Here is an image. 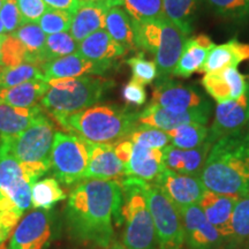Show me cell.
Returning <instances> with one entry per match:
<instances>
[{
    "instance_id": "obj_19",
    "label": "cell",
    "mask_w": 249,
    "mask_h": 249,
    "mask_svg": "<svg viewBox=\"0 0 249 249\" xmlns=\"http://www.w3.org/2000/svg\"><path fill=\"white\" fill-rule=\"evenodd\" d=\"M124 165L114 150V143H92L85 180H118L124 177Z\"/></svg>"
},
{
    "instance_id": "obj_26",
    "label": "cell",
    "mask_w": 249,
    "mask_h": 249,
    "mask_svg": "<svg viewBox=\"0 0 249 249\" xmlns=\"http://www.w3.org/2000/svg\"><path fill=\"white\" fill-rule=\"evenodd\" d=\"M249 60V44L231 39L220 45H214L198 73H210L226 67H238Z\"/></svg>"
},
{
    "instance_id": "obj_52",
    "label": "cell",
    "mask_w": 249,
    "mask_h": 249,
    "mask_svg": "<svg viewBox=\"0 0 249 249\" xmlns=\"http://www.w3.org/2000/svg\"><path fill=\"white\" fill-rule=\"evenodd\" d=\"M246 132H247V135H248V139H249V124H248V126L246 127Z\"/></svg>"
},
{
    "instance_id": "obj_31",
    "label": "cell",
    "mask_w": 249,
    "mask_h": 249,
    "mask_svg": "<svg viewBox=\"0 0 249 249\" xmlns=\"http://www.w3.org/2000/svg\"><path fill=\"white\" fill-rule=\"evenodd\" d=\"M24 45L29 54L30 64L43 66L44 65V51L46 37L44 31L37 23H23L12 33Z\"/></svg>"
},
{
    "instance_id": "obj_14",
    "label": "cell",
    "mask_w": 249,
    "mask_h": 249,
    "mask_svg": "<svg viewBox=\"0 0 249 249\" xmlns=\"http://www.w3.org/2000/svg\"><path fill=\"white\" fill-rule=\"evenodd\" d=\"M154 182L178 208V210L200 203L202 196L207 191L198 176L177 173L166 167Z\"/></svg>"
},
{
    "instance_id": "obj_16",
    "label": "cell",
    "mask_w": 249,
    "mask_h": 249,
    "mask_svg": "<svg viewBox=\"0 0 249 249\" xmlns=\"http://www.w3.org/2000/svg\"><path fill=\"white\" fill-rule=\"evenodd\" d=\"M211 110H213L211 104L183 112L172 111L169 108L150 104L139 113V123L167 132V130L177 128L182 124H207L209 121Z\"/></svg>"
},
{
    "instance_id": "obj_51",
    "label": "cell",
    "mask_w": 249,
    "mask_h": 249,
    "mask_svg": "<svg viewBox=\"0 0 249 249\" xmlns=\"http://www.w3.org/2000/svg\"><path fill=\"white\" fill-rule=\"evenodd\" d=\"M5 1L6 0H0V9H1V7H2V5L5 4Z\"/></svg>"
},
{
    "instance_id": "obj_53",
    "label": "cell",
    "mask_w": 249,
    "mask_h": 249,
    "mask_svg": "<svg viewBox=\"0 0 249 249\" xmlns=\"http://www.w3.org/2000/svg\"><path fill=\"white\" fill-rule=\"evenodd\" d=\"M83 1H98V0H83Z\"/></svg>"
},
{
    "instance_id": "obj_39",
    "label": "cell",
    "mask_w": 249,
    "mask_h": 249,
    "mask_svg": "<svg viewBox=\"0 0 249 249\" xmlns=\"http://www.w3.org/2000/svg\"><path fill=\"white\" fill-rule=\"evenodd\" d=\"M128 139L133 143H138V144L151 149H164L171 142L170 136L167 135L166 132L150 126H145V124L136 127V129L130 134Z\"/></svg>"
},
{
    "instance_id": "obj_10",
    "label": "cell",
    "mask_w": 249,
    "mask_h": 249,
    "mask_svg": "<svg viewBox=\"0 0 249 249\" xmlns=\"http://www.w3.org/2000/svg\"><path fill=\"white\" fill-rule=\"evenodd\" d=\"M144 191L148 208L154 220L158 247L160 249H182L185 234L178 208L155 182L145 181Z\"/></svg>"
},
{
    "instance_id": "obj_18",
    "label": "cell",
    "mask_w": 249,
    "mask_h": 249,
    "mask_svg": "<svg viewBox=\"0 0 249 249\" xmlns=\"http://www.w3.org/2000/svg\"><path fill=\"white\" fill-rule=\"evenodd\" d=\"M201 82L205 91L218 104L235 101L248 89L246 76L238 71V67H226L205 73Z\"/></svg>"
},
{
    "instance_id": "obj_46",
    "label": "cell",
    "mask_w": 249,
    "mask_h": 249,
    "mask_svg": "<svg viewBox=\"0 0 249 249\" xmlns=\"http://www.w3.org/2000/svg\"><path fill=\"white\" fill-rule=\"evenodd\" d=\"M43 1L48 5V7L66 11L71 14H75L83 4V0H43Z\"/></svg>"
},
{
    "instance_id": "obj_21",
    "label": "cell",
    "mask_w": 249,
    "mask_h": 249,
    "mask_svg": "<svg viewBox=\"0 0 249 249\" xmlns=\"http://www.w3.org/2000/svg\"><path fill=\"white\" fill-rule=\"evenodd\" d=\"M211 148L213 144L208 141L189 150H182L169 144L163 149L164 166L177 173L200 177Z\"/></svg>"
},
{
    "instance_id": "obj_23",
    "label": "cell",
    "mask_w": 249,
    "mask_h": 249,
    "mask_svg": "<svg viewBox=\"0 0 249 249\" xmlns=\"http://www.w3.org/2000/svg\"><path fill=\"white\" fill-rule=\"evenodd\" d=\"M108 9L110 8L103 2V0L83 1L71 20L70 34L73 38L77 43H81L91 34L104 29Z\"/></svg>"
},
{
    "instance_id": "obj_24",
    "label": "cell",
    "mask_w": 249,
    "mask_h": 249,
    "mask_svg": "<svg viewBox=\"0 0 249 249\" xmlns=\"http://www.w3.org/2000/svg\"><path fill=\"white\" fill-rule=\"evenodd\" d=\"M214 45L213 39L207 35H198L187 39L181 57L174 68L173 76L187 79L196 71H200Z\"/></svg>"
},
{
    "instance_id": "obj_6",
    "label": "cell",
    "mask_w": 249,
    "mask_h": 249,
    "mask_svg": "<svg viewBox=\"0 0 249 249\" xmlns=\"http://www.w3.org/2000/svg\"><path fill=\"white\" fill-rule=\"evenodd\" d=\"M54 124L45 114L15 136H1L12 154L20 161L27 176L35 183L51 169V151L54 142Z\"/></svg>"
},
{
    "instance_id": "obj_41",
    "label": "cell",
    "mask_w": 249,
    "mask_h": 249,
    "mask_svg": "<svg viewBox=\"0 0 249 249\" xmlns=\"http://www.w3.org/2000/svg\"><path fill=\"white\" fill-rule=\"evenodd\" d=\"M2 67H14L29 62V54L22 43L13 34H7L1 46Z\"/></svg>"
},
{
    "instance_id": "obj_28",
    "label": "cell",
    "mask_w": 249,
    "mask_h": 249,
    "mask_svg": "<svg viewBox=\"0 0 249 249\" xmlns=\"http://www.w3.org/2000/svg\"><path fill=\"white\" fill-rule=\"evenodd\" d=\"M50 88L46 81L36 80L23 82L12 88L0 90V102L17 107H31L37 105Z\"/></svg>"
},
{
    "instance_id": "obj_40",
    "label": "cell",
    "mask_w": 249,
    "mask_h": 249,
    "mask_svg": "<svg viewBox=\"0 0 249 249\" xmlns=\"http://www.w3.org/2000/svg\"><path fill=\"white\" fill-rule=\"evenodd\" d=\"M73 15L74 14L70 12L49 7L39 18L38 26L44 31V34H49V35L64 33V31L70 30Z\"/></svg>"
},
{
    "instance_id": "obj_33",
    "label": "cell",
    "mask_w": 249,
    "mask_h": 249,
    "mask_svg": "<svg viewBox=\"0 0 249 249\" xmlns=\"http://www.w3.org/2000/svg\"><path fill=\"white\" fill-rule=\"evenodd\" d=\"M167 135L171 139V144L173 147L189 150L200 147L208 140L209 129L205 124H188L167 130Z\"/></svg>"
},
{
    "instance_id": "obj_3",
    "label": "cell",
    "mask_w": 249,
    "mask_h": 249,
    "mask_svg": "<svg viewBox=\"0 0 249 249\" xmlns=\"http://www.w3.org/2000/svg\"><path fill=\"white\" fill-rule=\"evenodd\" d=\"M62 128L79 134L92 143H116L136 129L139 112L117 105H93L86 110L55 119Z\"/></svg>"
},
{
    "instance_id": "obj_13",
    "label": "cell",
    "mask_w": 249,
    "mask_h": 249,
    "mask_svg": "<svg viewBox=\"0 0 249 249\" xmlns=\"http://www.w3.org/2000/svg\"><path fill=\"white\" fill-rule=\"evenodd\" d=\"M152 105L183 112L211 104L195 87L182 85L171 79L157 80L152 90Z\"/></svg>"
},
{
    "instance_id": "obj_4",
    "label": "cell",
    "mask_w": 249,
    "mask_h": 249,
    "mask_svg": "<svg viewBox=\"0 0 249 249\" xmlns=\"http://www.w3.org/2000/svg\"><path fill=\"white\" fill-rule=\"evenodd\" d=\"M48 83L50 88L40 105L54 120L93 107L114 87L110 79L91 75L53 79Z\"/></svg>"
},
{
    "instance_id": "obj_12",
    "label": "cell",
    "mask_w": 249,
    "mask_h": 249,
    "mask_svg": "<svg viewBox=\"0 0 249 249\" xmlns=\"http://www.w3.org/2000/svg\"><path fill=\"white\" fill-rule=\"evenodd\" d=\"M181 216L185 242L191 249H229L225 239L205 218L200 204L179 210Z\"/></svg>"
},
{
    "instance_id": "obj_32",
    "label": "cell",
    "mask_w": 249,
    "mask_h": 249,
    "mask_svg": "<svg viewBox=\"0 0 249 249\" xmlns=\"http://www.w3.org/2000/svg\"><path fill=\"white\" fill-rule=\"evenodd\" d=\"M66 194L55 178H45L31 187V202L35 209L50 210L58 202L64 201Z\"/></svg>"
},
{
    "instance_id": "obj_34",
    "label": "cell",
    "mask_w": 249,
    "mask_h": 249,
    "mask_svg": "<svg viewBox=\"0 0 249 249\" xmlns=\"http://www.w3.org/2000/svg\"><path fill=\"white\" fill-rule=\"evenodd\" d=\"M36 80L46 81L42 66L38 65L23 62L14 67H0V90Z\"/></svg>"
},
{
    "instance_id": "obj_20",
    "label": "cell",
    "mask_w": 249,
    "mask_h": 249,
    "mask_svg": "<svg viewBox=\"0 0 249 249\" xmlns=\"http://www.w3.org/2000/svg\"><path fill=\"white\" fill-rule=\"evenodd\" d=\"M239 197L205 191L200 201L205 218L225 239L230 249L231 242V218Z\"/></svg>"
},
{
    "instance_id": "obj_43",
    "label": "cell",
    "mask_w": 249,
    "mask_h": 249,
    "mask_svg": "<svg viewBox=\"0 0 249 249\" xmlns=\"http://www.w3.org/2000/svg\"><path fill=\"white\" fill-rule=\"evenodd\" d=\"M0 18L4 23L7 34L14 33L18 27L24 23L17 0H6L0 9Z\"/></svg>"
},
{
    "instance_id": "obj_29",
    "label": "cell",
    "mask_w": 249,
    "mask_h": 249,
    "mask_svg": "<svg viewBox=\"0 0 249 249\" xmlns=\"http://www.w3.org/2000/svg\"><path fill=\"white\" fill-rule=\"evenodd\" d=\"M105 29L112 38L126 49V51H133L136 49L132 18L126 9L120 7L108 9L105 18Z\"/></svg>"
},
{
    "instance_id": "obj_17",
    "label": "cell",
    "mask_w": 249,
    "mask_h": 249,
    "mask_svg": "<svg viewBox=\"0 0 249 249\" xmlns=\"http://www.w3.org/2000/svg\"><path fill=\"white\" fill-rule=\"evenodd\" d=\"M114 61H91L79 53L54 59L42 66L45 80L80 77L83 75H103L114 67Z\"/></svg>"
},
{
    "instance_id": "obj_27",
    "label": "cell",
    "mask_w": 249,
    "mask_h": 249,
    "mask_svg": "<svg viewBox=\"0 0 249 249\" xmlns=\"http://www.w3.org/2000/svg\"><path fill=\"white\" fill-rule=\"evenodd\" d=\"M44 114L42 105L17 107L0 102V138L15 136Z\"/></svg>"
},
{
    "instance_id": "obj_45",
    "label": "cell",
    "mask_w": 249,
    "mask_h": 249,
    "mask_svg": "<svg viewBox=\"0 0 249 249\" xmlns=\"http://www.w3.org/2000/svg\"><path fill=\"white\" fill-rule=\"evenodd\" d=\"M123 97L124 102L128 104L141 107L147 102V92H145L144 86L132 77V80L124 87Z\"/></svg>"
},
{
    "instance_id": "obj_38",
    "label": "cell",
    "mask_w": 249,
    "mask_h": 249,
    "mask_svg": "<svg viewBox=\"0 0 249 249\" xmlns=\"http://www.w3.org/2000/svg\"><path fill=\"white\" fill-rule=\"evenodd\" d=\"M219 17L235 22H249V0H204Z\"/></svg>"
},
{
    "instance_id": "obj_44",
    "label": "cell",
    "mask_w": 249,
    "mask_h": 249,
    "mask_svg": "<svg viewBox=\"0 0 249 249\" xmlns=\"http://www.w3.org/2000/svg\"><path fill=\"white\" fill-rule=\"evenodd\" d=\"M17 1L24 23L38 22L42 15L49 8L43 0H17Z\"/></svg>"
},
{
    "instance_id": "obj_37",
    "label": "cell",
    "mask_w": 249,
    "mask_h": 249,
    "mask_svg": "<svg viewBox=\"0 0 249 249\" xmlns=\"http://www.w3.org/2000/svg\"><path fill=\"white\" fill-rule=\"evenodd\" d=\"M77 46H79V43L67 31L49 35L46 37L45 43L44 64L54 59L76 53Z\"/></svg>"
},
{
    "instance_id": "obj_30",
    "label": "cell",
    "mask_w": 249,
    "mask_h": 249,
    "mask_svg": "<svg viewBox=\"0 0 249 249\" xmlns=\"http://www.w3.org/2000/svg\"><path fill=\"white\" fill-rule=\"evenodd\" d=\"M200 0H163L165 17L186 36L193 31Z\"/></svg>"
},
{
    "instance_id": "obj_48",
    "label": "cell",
    "mask_w": 249,
    "mask_h": 249,
    "mask_svg": "<svg viewBox=\"0 0 249 249\" xmlns=\"http://www.w3.org/2000/svg\"><path fill=\"white\" fill-rule=\"evenodd\" d=\"M105 249H127L126 247H124V245H120V244H117V242H114L113 245H111L110 247L105 248Z\"/></svg>"
},
{
    "instance_id": "obj_25",
    "label": "cell",
    "mask_w": 249,
    "mask_h": 249,
    "mask_svg": "<svg viewBox=\"0 0 249 249\" xmlns=\"http://www.w3.org/2000/svg\"><path fill=\"white\" fill-rule=\"evenodd\" d=\"M126 52V49L117 43L104 29L91 34L77 46V53L91 61H116L124 57Z\"/></svg>"
},
{
    "instance_id": "obj_54",
    "label": "cell",
    "mask_w": 249,
    "mask_h": 249,
    "mask_svg": "<svg viewBox=\"0 0 249 249\" xmlns=\"http://www.w3.org/2000/svg\"><path fill=\"white\" fill-rule=\"evenodd\" d=\"M6 248H7V247H4V248H0V249H6Z\"/></svg>"
},
{
    "instance_id": "obj_15",
    "label": "cell",
    "mask_w": 249,
    "mask_h": 249,
    "mask_svg": "<svg viewBox=\"0 0 249 249\" xmlns=\"http://www.w3.org/2000/svg\"><path fill=\"white\" fill-rule=\"evenodd\" d=\"M249 124V87L244 95L235 101L219 103L214 111L208 142L213 144L218 140L231 134L241 132Z\"/></svg>"
},
{
    "instance_id": "obj_5",
    "label": "cell",
    "mask_w": 249,
    "mask_h": 249,
    "mask_svg": "<svg viewBox=\"0 0 249 249\" xmlns=\"http://www.w3.org/2000/svg\"><path fill=\"white\" fill-rule=\"evenodd\" d=\"M136 49L155 55L158 79H171L185 48L187 36L166 18L136 22L133 21Z\"/></svg>"
},
{
    "instance_id": "obj_1",
    "label": "cell",
    "mask_w": 249,
    "mask_h": 249,
    "mask_svg": "<svg viewBox=\"0 0 249 249\" xmlns=\"http://www.w3.org/2000/svg\"><path fill=\"white\" fill-rule=\"evenodd\" d=\"M123 202L119 180L91 179L79 183L65 210L71 235L83 244L110 247L114 244V229L124 222Z\"/></svg>"
},
{
    "instance_id": "obj_22",
    "label": "cell",
    "mask_w": 249,
    "mask_h": 249,
    "mask_svg": "<svg viewBox=\"0 0 249 249\" xmlns=\"http://www.w3.org/2000/svg\"><path fill=\"white\" fill-rule=\"evenodd\" d=\"M165 169L163 149H151L133 143V151L126 165L124 177L138 178L144 181H154Z\"/></svg>"
},
{
    "instance_id": "obj_9",
    "label": "cell",
    "mask_w": 249,
    "mask_h": 249,
    "mask_svg": "<svg viewBox=\"0 0 249 249\" xmlns=\"http://www.w3.org/2000/svg\"><path fill=\"white\" fill-rule=\"evenodd\" d=\"M91 142L75 133L57 132L51 151V170L55 179L71 187L85 180Z\"/></svg>"
},
{
    "instance_id": "obj_50",
    "label": "cell",
    "mask_w": 249,
    "mask_h": 249,
    "mask_svg": "<svg viewBox=\"0 0 249 249\" xmlns=\"http://www.w3.org/2000/svg\"><path fill=\"white\" fill-rule=\"evenodd\" d=\"M0 35H7V33H6V29L4 27V23H2L1 18H0Z\"/></svg>"
},
{
    "instance_id": "obj_42",
    "label": "cell",
    "mask_w": 249,
    "mask_h": 249,
    "mask_svg": "<svg viewBox=\"0 0 249 249\" xmlns=\"http://www.w3.org/2000/svg\"><path fill=\"white\" fill-rule=\"evenodd\" d=\"M127 64L132 68L133 79L143 86L151 85L155 80L158 79V70L156 62L147 60L143 52H140L135 57L129 58Z\"/></svg>"
},
{
    "instance_id": "obj_11",
    "label": "cell",
    "mask_w": 249,
    "mask_h": 249,
    "mask_svg": "<svg viewBox=\"0 0 249 249\" xmlns=\"http://www.w3.org/2000/svg\"><path fill=\"white\" fill-rule=\"evenodd\" d=\"M55 234V219L51 210L35 209L15 227L6 249H46Z\"/></svg>"
},
{
    "instance_id": "obj_7",
    "label": "cell",
    "mask_w": 249,
    "mask_h": 249,
    "mask_svg": "<svg viewBox=\"0 0 249 249\" xmlns=\"http://www.w3.org/2000/svg\"><path fill=\"white\" fill-rule=\"evenodd\" d=\"M145 181L138 178H124L123 189V217L126 224L124 246L127 249H157V235L148 208L144 191Z\"/></svg>"
},
{
    "instance_id": "obj_2",
    "label": "cell",
    "mask_w": 249,
    "mask_h": 249,
    "mask_svg": "<svg viewBox=\"0 0 249 249\" xmlns=\"http://www.w3.org/2000/svg\"><path fill=\"white\" fill-rule=\"evenodd\" d=\"M200 178L207 191L239 198L249 196V139L246 128L213 143Z\"/></svg>"
},
{
    "instance_id": "obj_36",
    "label": "cell",
    "mask_w": 249,
    "mask_h": 249,
    "mask_svg": "<svg viewBox=\"0 0 249 249\" xmlns=\"http://www.w3.org/2000/svg\"><path fill=\"white\" fill-rule=\"evenodd\" d=\"M124 5L130 18L136 22L165 18L163 0H124Z\"/></svg>"
},
{
    "instance_id": "obj_49",
    "label": "cell",
    "mask_w": 249,
    "mask_h": 249,
    "mask_svg": "<svg viewBox=\"0 0 249 249\" xmlns=\"http://www.w3.org/2000/svg\"><path fill=\"white\" fill-rule=\"evenodd\" d=\"M6 35H0V67L2 66V60H1V46H2V42H4Z\"/></svg>"
},
{
    "instance_id": "obj_8",
    "label": "cell",
    "mask_w": 249,
    "mask_h": 249,
    "mask_svg": "<svg viewBox=\"0 0 249 249\" xmlns=\"http://www.w3.org/2000/svg\"><path fill=\"white\" fill-rule=\"evenodd\" d=\"M33 185L7 143L0 138V213L22 218L24 213L33 207Z\"/></svg>"
},
{
    "instance_id": "obj_47",
    "label": "cell",
    "mask_w": 249,
    "mask_h": 249,
    "mask_svg": "<svg viewBox=\"0 0 249 249\" xmlns=\"http://www.w3.org/2000/svg\"><path fill=\"white\" fill-rule=\"evenodd\" d=\"M114 150H116L118 158L123 161L124 167H126V165L128 164L130 160V156H132L133 142L129 139L121 140V141L114 143Z\"/></svg>"
},
{
    "instance_id": "obj_35",
    "label": "cell",
    "mask_w": 249,
    "mask_h": 249,
    "mask_svg": "<svg viewBox=\"0 0 249 249\" xmlns=\"http://www.w3.org/2000/svg\"><path fill=\"white\" fill-rule=\"evenodd\" d=\"M249 240V196L239 198L231 218V242L230 249Z\"/></svg>"
}]
</instances>
